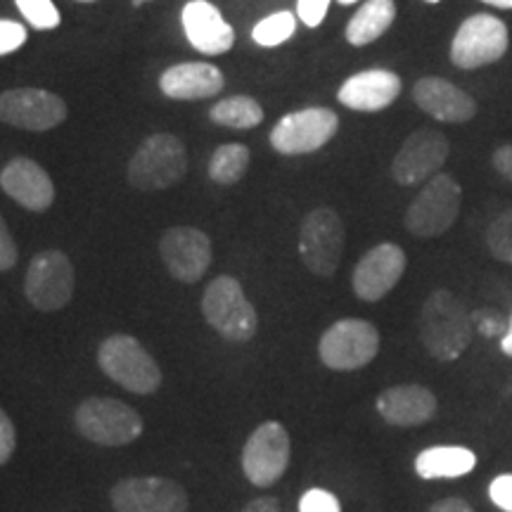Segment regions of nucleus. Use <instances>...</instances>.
Returning a JSON list of instances; mask_svg holds the SVG:
<instances>
[{
	"label": "nucleus",
	"instance_id": "obj_1",
	"mask_svg": "<svg viewBox=\"0 0 512 512\" xmlns=\"http://www.w3.org/2000/svg\"><path fill=\"white\" fill-rule=\"evenodd\" d=\"M472 313L456 294L434 290L420 311V339L437 361H456L472 339Z\"/></svg>",
	"mask_w": 512,
	"mask_h": 512
},
{
	"label": "nucleus",
	"instance_id": "obj_2",
	"mask_svg": "<svg viewBox=\"0 0 512 512\" xmlns=\"http://www.w3.org/2000/svg\"><path fill=\"white\" fill-rule=\"evenodd\" d=\"M76 432L98 446H126L143 434V418L124 401L91 396L83 399L74 413Z\"/></svg>",
	"mask_w": 512,
	"mask_h": 512
},
{
	"label": "nucleus",
	"instance_id": "obj_3",
	"mask_svg": "<svg viewBox=\"0 0 512 512\" xmlns=\"http://www.w3.org/2000/svg\"><path fill=\"white\" fill-rule=\"evenodd\" d=\"M98 366L110 380L140 396L155 394L162 384L157 361L131 335L107 337L98 349Z\"/></svg>",
	"mask_w": 512,
	"mask_h": 512
},
{
	"label": "nucleus",
	"instance_id": "obj_4",
	"mask_svg": "<svg viewBox=\"0 0 512 512\" xmlns=\"http://www.w3.org/2000/svg\"><path fill=\"white\" fill-rule=\"evenodd\" d=\"M202 313L207 323L228 342H249L259 328L254 306L249 304L240 280L219 275L202 297Z\"/></svg>",
	"mask_w": 512,
	"mask_h": 512
},
{
	"label": "nucleus",
	"instance_id": "obj_5",
	"mask_svg": "<svg viewBox=\"0 0 512 512\" xmlns=\"http://www.w3.org/2000/svg\"><path fill=\"white\" fill-rule=\"evenodd\" d=\"M188 169L185 145L171 133H155L138 147L128 164V181L138 190H164L176 185Z\"/></svg>",
	"mask_w": 512,
	"mask_h": 512
},
{
	"label": "nucleus",
	"instance_id": "obj_6",
	"mask_svg": "<svg viewBox=\"0 0 512 512\" xmlns=\"http://www.w3.org/2000/svg\"><path fill=\"white\" fill-rule=\"evenodd\" d=\"M380 351V332L361 318H342L325 330L318 342V356L330 370L366 368Z\"/></svg>",
	"mask_w": 512,
	"mask_h": 512
},
{
	"label": "nucleus",
	"instance_id": "obj_7",
	"mask_svg": "<svg viewBox=\"0 0 512 512\" xmlns=\"http://www.w3.org/2000/svg\"><path fill=\"white\" fill-rule=\"evenodd\" d=\"M463 190L448 174H437L427 181L420 195L406 211V228L418 238H439L458 221Z\"/></svg>",
	"mask_w": 512,
	"mask_h": 512
},
{
	"label": "nucleus",
	"instance_id": "obj_8",
	"mask_svg": "<svg viewBox=\"0 0 512 512\" xmlns=\"http://www.w3.org/2000/svg\"><path fill=\"white\" fill-rule=\"evenodd\" d=\"M344 223L330 207H318L306 214L299 230V256L313 275L330 278L344 254Z\"/></svg>",
	"mask_w": 512,
	"mask_h": 512
},
{
	"label": "nucleus",
	"instance_id": "obj_9",
	"mask_svg": "<svg viewBox=\"0 0 512 512\" xmlns=\"http://www.w3.org/2000/svg\"><path fill=\"white\" fill-rule=\"evenodd\" d=\"M74 266L60 249L38 252L24 275V294L38 311H60L74 297Z\"/></svg>",
	"mask_w": 512,
	"mask_h": 512
},
{
	"label": "nucleus",
	"instance_id": "obj_10",
	"mask_svg": "<svg viewBox=\"0 0 512 512\" xmlns=\"http://www.w3.org/2000/svg\"><path fill=\"white\" fill-rule=\"evenodd\" d=\"M508 46V27L498 17L479 12L467 17L453 36L451 62L460 69H479L501 60L508 53Z\"/></svg>",
	"mask_w": 512,
	"mask_h": 512
},
{
	"label": "nucleus",
	"instance_id": "obj_11",
	"mask_svg": "<svg viewBox=\"0 0 512 512\" xmlns=\"http://www.w3.org/2000/svg\"><path fill=\"white\" fill-rule=\"evenodd\" d=\"M337 114L328 107H306L285 114L271 131V145L280 155H309L335 138Z\"/></svg>",
	"mask_w": 512,
	"mask_h": 512
},
{
	"label": "nucleus",
	"instance_id": "obj_12",
	"mask_svg": "<svg viewBox=\"0 0 512 512\" xmlns=\"http://www.w3.org/2000/svg\"><path fill=\"white\" fill-rule=\"evenodd\" d=\"M290 434L280 422L268 420L259 425L242 448V470L254 486H273L290 465Z\"/></svg>",
	"mask_w": 512,
	"mask_h": 512
},
{
	"label": "nucleus",
	"instance_id": "obj_13",
	"mask_svg": "<svg viewBox=\"0 0 512 512\" xmlns=\"http://www.w3.org/2000/svg\"><path fill=\"white\" fill-rule=\"evenodd\" d=\"M451 152L448 138L434 128H418L403 140L392 162V176L399 185H418L439 174Z\"/></svg>",
	"mask_w": 512,
	"mask_h": 512
},
{
	"label": "nucleus",
	"instance_id": "obj_14",
	"mask_svg": "<svg viewBox=\"0 0 512 512\" xmlns=\"http://www.w3.org/2000/svg\"><path fill=\"white\" fill-rule=\"evenodd\" d=\"M67 119V105L60 95L43 88H12L0 93V121L24 131H50Z\"/></svg>",
	"mask_w": 512,
	"mask_h": 512
},
{
	"label": "nucleus",
	"instance_id": "obj_15",
	"mask_svg": "<svg viewBox=\"0 0 512 512\" xmlns=\"http://www.w3.org/2000/svg\"><path fill=\"white\" fill-rule=\"evenodd\" d=\"M117 512H188V494L174 479L128 477L112 486Z\"/></svg>",
	"mask_w": 512,
	"mask_h": 512
},
{
	"label": "nucleus",
	"instance_id": "obj_16",
	"mask_svg": "<svg viewBox=\"0 0 512 512\" xmlns=\"http://www.w3.org/2000/svg\"><path fill=\"white\" fill-rule=\"evenodd\" d=\"M406 252L394 242H382L363 254L351 275V287L363 302H380L394 290L406 271Z\"/></svg>",
	"mask_w": 512,
	"mask_h": 512
},
{
	"label": "nucleus",
	"instance_id": "obj_17",
	"mask_svg": "<svg viewBox=\"0 0 512 512\" xmlns=\"http://www.w3.org/2000/svg\"><path fill=\"white\" fill-rule=\"evenodd\" d=\"M159 254L164 266L181 283H197L211 264V240L200 228H169L159 240Z\"/></svg>",
	"mask_w": 512,
	"mask_h": 512
},
{
	"label": "nucleus",
	"instance_id": "obj_18",
	"mask_svg": "<svg viewBox=\"0 0 512 512\" xmlns=\"http://www.w3.org/2000/svg\"><path fill=\"white\" fill-rule=\"evenodd\" d=\"M181 22L190 46L204 55H223L233 48L235 31L221 10L209 0H190L181 12Z\"/></svg>",
	"mask_w": 512,
	"mask_h": 512
},
{
	"label": "nucleus",
	"instance_id": "obj_19",
	"mask_svg": "<svg viewBox=\"0 0 512 512\" xmlns=\"http://www.w3.org/2000/svg\"><path fill=\"white\" fill-rule=\"evenodd\" d=\"M0 188L29 211H46L55 202V185L41 164L29 157H15L0 171Z\"/></svg>",
	"mask_w": 512,
	"mask_h": 512
},
{
	"label": "nucleus",
	"instance_id": "obj_20",
	"mask_svg": "<svg viewBox=\"0 0 512 512\" xmlns=\"http://www.w3.org/2000/svg\"><path fill=\"white\" fill-rule=\"evenodd\" d=\"M413 100L418 102L422 112L446 124H465L477 114L475 98L456 83L439 79V76H425L415 83Z\"/></svg>",
	"mask_w": 512,
	"mask_h": 512
},
{
	"label": "nucleus",
	"instance_id": "obj_21",
	"mask_svg": "<svg viewBox=\"0 0 512 512\" xmlns=\"http://www.w3.org/2000/svg\"><path fill=\"white\" fill-rule=\"evenodd\" d=\"M437 396L420 384H396L377 396V413L387 425L418 427L437 413Z\"/></svg>",
	"mask_w": 512,
	"mask_h": 512
},
{
	"label": "nucleus",
	"instance_id": "obj_22",
	"mask_svg": "<svg viewBox=\"0 0 512 512\" xmlns=\"http://www.w3.org/2000/svg\"><path fill=\"white\" fill-rule=\"evenodd\" d=\"M401 79L389 69H366L342 83L337 98L354 112H380L399 98Z\"/></svg>",
	"mask_w": 512,
	"mask_h": 512
},
{
	"label": "nucleus",
	"instance_id": "obj_23",
	"mask_svg": "<svg viewBox=\"0 0 512 512\" xmlns=\"http://www.w3.org/2000/svg\"><path fill=\"white\" fill-rule=\"evenodd\" d=\"M223 79L221 69L207 62H183L174 64L159 76V88L171 100H204L221 93Z\"/></svg>",
	"mask_w": 512,
	"mask_h": 512
},
{
	"label": "nucleus",
	"instance_id": "obj_24",
	"mask_svg": "<svg viewBox=\"0 0 512 512\" xmlns=\"http://www.w3.org/2000/svg\"><path fill=\"white\" fill-rule=\"evenodd\" d=\"M477 465L475 451L465 446H432L415 458V472L422 479H458Z\"/></svg>",
	"mask_w": 512,
	"mask_h": 512
},
{
	"label": "nucleus",
	"instance_id": "obj_25",
	"mask_svg": "<svg viewBox=\"0 0 512 512\" xmlns=\"http://www.w3.org/2000/svg\"><path fill=\"white\" fill-rule=\"evenodd\" d=\"M394 0H366L347 24V41L351 46H368L394 24Z\"/></svg>",
	"mask_w": 512,
	"mask_h": 512
},
{
	"label": "nucleus",
	"instance_id": "obj_26",
	"mask_svg": "<svg viewBox=\"0 0 512 512\" xmlns=\"http://www.w3.org/2000/svg\"><path fill=\"white\" fill-rule=\"evenodd\" d=\"M209 117L214 124L228 126V128H254L264 121V110L254 98L249 95H233V98H226L216 102L211 107Z\"/></svg>",
	"mask_w": 512,
	"mask_h": 512
},
{
	"label": "nucleus",
	"instance_id": "obj_27",
	"mask_svg": "<svg viewBox=\"0 0 512 512\" xmlns=\"http://www.w3.org/2000/svg\"><path fill=\"white\" fill-rule=\"evenodd\" d=\"M249 169V150L242 143L216 147L209 159V178L219 185H233L245 178Z\"/></svg>",
	"mask_w": 512,
	"mask_h": 512
},
{
	"label": "nucleus",
	"instance_id": "obj_28",
	"mask_svg": "<svg viewBox=\"0 0 512 512\" xmlns=\"http://www.w3.org/2000/svg\"><path fill=\"white\" fill-rule=\"evenodd\" d=\"M294 31H297V17L292 12H275V15H268L266 19H261L252 31L254 43L264 48H275L280 43L290 41Z\"/></svg>",
	"mask_w": 512,
	"mask_h": 512
},
{
	"label": "nucleus",
	"instance_id": "obj_29",
	"mask_svg": "<svg viewBox=\"0 0 512 512\" xmlns=\"http://www.w3.org/2000/svg\"><path fill=\"white\" fill-rule=\"evenodd\" d=\"M17 10L38 31H50L60 27L62 17L53 0H15Z\"/></svg>",
	"mask_w": 512,
	"mask_h": 512
},
{
	"label": "nucleus",
	"instance_id": "obj_30",
	"mask_svg": "<svg viewBox=\"0 0 512 512\" xmlns=\"http://www.w3.org/2000/svg\"><path fill=\"white\" fill-rule=\"evenodd\" d=\"M486 245L498 261L512 264V209L491 223L489 233H486Z\"/></svg>",
	"mask_w": 512,
	"mask_h": 512
},
{
	"label": "nucleus",
	"instance_id": "obj_31",
	"mask_svg": "<svg viewBox=\"0 0 512 512\" xmlns=\"http://www.w3.org/2000/svg\"><path fill=\"white\" fill-rule=\"evenodd\" d=\"M27 43V27L15 19H0V57L15 53Z\"/></svg>",
	"mask_w": 512,
	"mask_h": 512
},
{
	"label": "nucleus",
	"instance_id": "obj_32",
	"mask_svg": "<svg viewBox=\"0 0 512 512\" xmlns=\"http://www.w3.org/2000/svg\"><path fill=\"white\" fill-rule=\"evenodd\" d=\"M299 512H342V508L335 494L325 489H311L299 501Z\"/></svg>",
	"mask_w": 512,
	"mask_h": 512
},
{
	"label": "nucleus",
	"instance_id": "obj_33",
	"mask_svg": "<svg viewBox=\"0 0 512 512\" xmlns=\"http://www.w3.org/2000/svg\"><path fill=\"white\" fill-rule=\"evenodd\" d=\"M330 0H297V17L302 19L306 27L316 29L323 24L325 15H328Z\"/></svg>",
	"mask_w": 512,
	"mask_h": 512
},
{
	"label": "nucleus",
	"instance_id": "obj_34",
	"mask_svg": "<svg viewBox=\"0 0 512 512\" xmlns=\"http://www.w3.org/2000/svg\"><path fill=\"white\" fill-rule=\"evenodd\" d=\"M472 323L477 325V330L482 332L484 337H505V332H508L510 323H505V320L498 316L496 311H477L472 313Z\"/></svg>",
	"mask_w": 512,
	"mask_h": 512
},
{
	"label": "nucleus",
	"instance_id": "obj_35",
	"mask_svg": "<svg viewBox=\"0 0 512 512\" xmlns=\"http://www.w3.org/2000/svg\"><path fill=\"white\" fill-rule=\"evenodd\" d=\"M17 446V432L12 425L10 415L0 408V465H5L12 458Z\"/></svg>",
	"mask_w": 512,
	"mask_h": 512
},
{
	"label": "nucleus",
	"instance_id": "obj_36",
	"mask_svg": "<svg viewBox=\"0 0 512 512\" xmlns=\"http://www.w3.org/2000/svg\"><path fill=\"white\" fill-rule=\"evenodd\" d=\"M489 498L496 508L512 512V475H498L489 486Z\"/></svg>",
	"mask_w": 512,
	"mask_h": 512
},
{
	"label": "nucleus",
	"instance_id": "obj_37",
	"mask_svg": "<svg viewBox=\"0 0 512 512\" xmlns=\"http://www.w3.org/2000/svg\"><path fill=\"white\" fill-rule=\"evenodd\" d=\"M17 259H19L17 245L15 240H12L8 223H5L3 216H0V271H10V268L17 264Z\"/></svg>",
	"mask_w": 512,
	"mask_h": 512
},
{
	"label": "nucleus",
	"instance_id": "obj_38",
	"mask_svg": "<svg viewBox=\"0 0 512 512\" xmlns=\"http://www.w3.org/2000/svg\"><path fill=\"white\" fill-rule=\"evenodd\" d=\"M494 169L512 183V145H501L494 152Z\"/></svg>",
	"mask_w": 512,
	"mask_h": 512
},
{
	"label": "nucleus",
	"instance_id": "obj_39",
	"mask_svg": "<svg viewBox=\"0 0 512 512\" xmlns=\"http://www.w3.org/2000/svg\"><path fill=\"white\" fill-rule=\"evenodd\" d=\"M240 512H280V503L278 498L273 496H261V498H254L252 503H247Z\"/></svg>",
	"mask_w": 512,
	"mask_h": 512
},
{
	"label": "nucleus",
	"instance_id": "obj_40",
	"mask_svg": "<svg viewBox=\"0 0 512 512\" xmlns=\"http://www.w3.org/2000/svg\"><path fill=\"white\" fill-rule=\"evenodd\" d=\"M430 512H475L470 503H465L463 498H444V501L434 503Z\"/></svg>",
	"mask_w": 512,
	"mask_h": 512
},
{
	"label": "nucleus",
	"instance_id": "obj_41",
	"mask_svg": "<svg viewBox=\"0 0 512 512\" xmlns=\"http://www.w3.org/2000/svg\"><path fill=\"white\" fill-rule=\"evenodd\" d=\"M501 349H503V354L512 356V318H510V328H508V332H505V337L501 339Z\"/></svg>",
	"mask_w": 512,
	"mask_h": 512
},
{
	"label": "nucleus",
	"instance_id": "obj_42",
	"mask_svg": "<svg viewBox=\"0 0 512 512\" xmlns=\"http://www.w3.org/2000/svg\"><path fill=\"white\" fill-rule=\"evenodd\" d=\"M482 3H489V5H494V8H501V10H512V0H482Z\"/></svg>",
	"mask_w": 512,
	"mask_h": 512
},
{
	"label": "nucleus",
	"instance_id": "obj_43",
	"mask_svg": "<svg viewBox=\"0 0 512 512\" xmlns=\"http://www.w3.org/2000/svg\"><path fill=\"white\" fill-rule=\"evenodd\" d=\"M337 3H342V5H354V3H358V0H337Z\"/></svg>",
	"mask_w": 512,
	"mask_h": 512
},
{
	"label": "nucleus",
	"instance_id": "obj_44",
	"mask_svg": "<svg viewBox=\"0 0 512 512\" xmlns=\"http://www.w3.org/2000/svg\"><path fill=\"white\" fill-rule=\"evenodd\" d=\"M145 3V0H133V5H136V8H138V5H143Z\"/></svg>",
	"mask_w": 512,
	"mask_h": 512
},
{
	"label": "nucleus",
	"instance_id": "obj_45",
	"mask_svg": "<svg viewBox=\"0 0 512 512\" xmlns=\"http://www.w3.org/2000/svg\"><path fill=\"white\" fill-rule=\"evenodd\" d=\"M79 3H95V0H79Z\"/></svg>",
	"mask_w": 512,
	"mask_h": 512
},
{
	"label": "nucleus",
	"instance_id": "obj_46",
	"mask_svg": "<svg viewBox=\"0 0 512 512\" xmlns=\"http://www.w3.org/2000/svg\"><path fill=\"white\" fill-rule=\"evenodd\" d=\"M425 3H439V0H425Z\"/></svg>",
	"mask_w": 512,
	"mask_h": 512
}]
</instances>
